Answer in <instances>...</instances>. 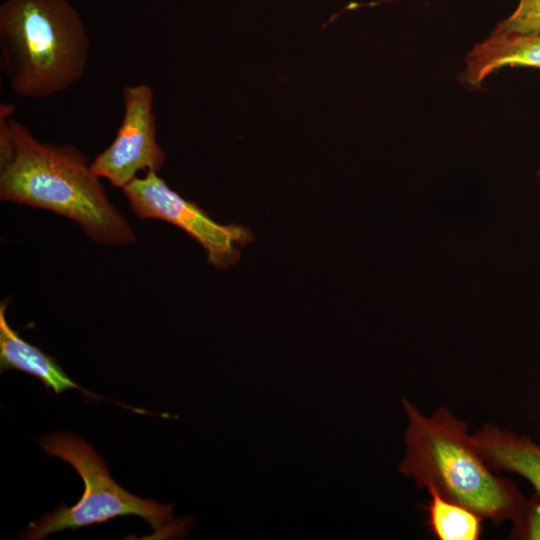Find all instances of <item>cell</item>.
Listing matches in <instances>:
<instances>
[{"label": "cell", "instance_id": "1", "mask_svg": "<svg viewBox=\"0 0 540 540\" xmlns=\"http://www.w3.org/2000/svg\"><path fill=\"white\" fill-rule=\"evenodd\" d=\"M0 106V199L45 209L80 225L95 242L126 245L135 234L110 202L87 156L70 144L41 142Z\"/></svg>", "mask_w": 540, "mask_h": 540}, {"label": "cell", "instance_id": "2", "mask_svg": "<svg viewBox=\"0 0 540 540\" xmlns=\"http://www.w3.org/2000/svg\"><path fill=\"white\" fill-rule=\"evenodd\" d=\"M405 454L398 471L421 488L433 487L493 524L516 523L528 498L511 480L495 475L477 451L467 425L448 409L422 414L408 399Z\"/></svg>", "mask_w": 540, "mask_h": 540}, {"label": "cell", "instance_id": "3", "mask_svg": "<svg viewBox=\"0 0 540 540\" xmlns=\"http://www.w3.org/2000/svg\"><path fill=\"white\" fill-rule=\"evenodd\" d=\"M90 40L67 0H6L0 6V67L13 92L43 99L85 73Z\"/></svg>", "mask_w": 540, "mask_h": 540}, {"label": "cell", "instance_id": "4", "mask_svg": "<svg viewBox=\"0 0 540 540\" xmlns=\"http://www.w3.org/2000/svg\"><path fill=\"white\" fill-rule=\"evenodd\" d=\"M37 443L48 456L58 457L76 470L84 482V493L73 506L61 503L52 513L31 522L22 539L40 540L65 529L76 530L129 515L143 518L162 538L183 535L189 521L173 519V505L140 498L119 486L103 458L86 441L56 432L38 438Z\"/></svg>", "mask_w": 540, "mask_h": 540}, {"label": "cell", "instance_id": "5", "mask_svg": "<svg viewBox=\"0 0 540 540\" xmlns=\"http://www.w3.org/2000/svg\"><path fill=\"white\" fill-rule=\"evenodd\" d=\"M122 191L137 217L158 219L181 228L203 247L208 263L220 270L237 263L239 247L254 240L247 227L213 220L196 203L171 189L155 171L134 178Z\"/></svg>", "mask_w": 540, "mask_h": 540}, {"label": "cell", "instance_id": "6", "mask_svg": "<svg viewBox=\"0 0 540 540\" xmlns=\"http://www.w3.org/2000/svg\"><path fill=\"white\" fill-rule=\"evenodd\" d=\"M123 118L111 144L91 163L92 171L123 188L140 171L159 172L165 153L157 141L154 91L144 83L126 85L122 91Z\"/></svg>", "mask_w": 540, "mask_h": 540}, {"label": "cell", "instance_id": "7", "mask_svg": "<svg viewBox=\"0 0 540 540\" xmlns=\"http://www.w3.org/2000/svg\"><path fill=\"white\" fill-rule=\"evenodd\" d=\"M540 70V34L492 32L466 56V68L460 82L479 87L491 73L503 67Z\"/></svg>", "mask_w": 540, "mask_h": 540}, {"label": "cell", "instance_id": "8", "mask_svg": "<svg viewBox=\"0 0 540 540\" xmlns=\"http://www.w3.org/2000/svg\"><path fill=\"white\" fill-rule=\"evenodd\" d=\"M8 302L0 304V368L1 371L18 370L39 379L46 390L59 395L77 389L92 401L100 395L91 393L70 379L57 361L38 347L24 340L6 320Z\"/></svg>", "mask_w": 540, "mask_h": 540}, {"label": "cell", "instance_id": "9", "mask_svg": "<svg viewBox=\"0 0 540 540\" xmlns=\"http://www.w3.org/2000/svg\"><path fill=\"white\" fill-rule=\"evenodd\" d=\"M472 441L493 471L512 472L523 477L540 497V445L529 436L485 424Z\"/></svg>", "mask_w": 540, "mask_h": 540}, {"label": "cell", "instance_id": "10", "mask_svg": "<svg viewBox=\"0 0 540 540\" xmlns=\"http://www.w3.org/2000/svg\"><path fill=\"white\" fill-rule=\"evenodd\" d=\"M430 494L427 505L428 525L440 540H478L482 521L469 508L443 497L433 487L426 488Z\"/></svg>", "mask_w": 540, "mask_h": 540}, {"label": "cell", "instance_id": "11", "mask_svg": "<svg viewBox=\"0 0 540 540\" xmlns=\"http://www.w3.org/2000/svg\"><path fill=\"white\" fill-rule=\"evenodd\" d=\"M493 32L540 34V0H519L513 13L499 22Z\"/></svg>", "mask_w": 540, "mask_h": 540}, {"label": "cell", "instance_id": "12", "mask_svg": "<svg viewBox=\"0 0 540 540\" xmlns=\"http://www.w3.org/2000/svg\"><path fill=\"white\" fill-rule=\"evenodd\" d=\"M512 539L540 540V497L536 494L528 498L520 519L513 524Z\"/></svg>", "mask_w": 540, "mask_h": 540}, {"label": "cell", "instance_id": "13", "mask_svg": "<svg viewBox=\"0 0 540 540\" xmlns=\"http://www.w3.org/2000/svg\"><path fill=\"white\" fill-rule=\"evenodd\" d=\"M537 176L540 179V170L538 171Z\"/></svg>", "mask_w": 540, "mask_h": 540}]
</instances>
